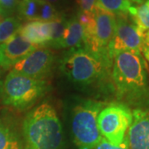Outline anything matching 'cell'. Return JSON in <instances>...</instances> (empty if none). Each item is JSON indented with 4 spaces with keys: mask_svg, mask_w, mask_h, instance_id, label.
<instances>
[{
    "mask_svg": "<svg viewBox=\"0 0 149 149\" xmlns=\"http://www.w3.org/2000/svg\"><path fill=\"white\" fill-rule=\"evenodd\" d=\"M112 78L116 98L134 110L149 111V77L141 54L123 52L113 58Z\"/></svg>",
    "mask_w": 149,
    "mask_h": 149,
    "instance_id": "obj_1",
    "label": "cell"
},
{
    "mask_svg": "<svg viewBox=\"0 0 149 149\" xmlns=\"http://www.w3.org/2000/svg\"><path fill=\"white\" fill-rule=\"evenodd\" d=\"M25 149H61L63 128L56 111L48 103L32 109L22 123Z\"/></svg>",
    "mask_w": 149,
    "mask_h": 149,
    "instance_id": "obj_2",
    "label": "cell"
},
{
    "mask_svg": "<svg viewBox=\"0 0 149 149\" xmlns=\"http://www.w3.org/2000/svg\"><path fill=\"white\" fill-rule=\"evenodd\" d=\"M47 89L45 80L31 78L12 70L2 86V101L7 106L25 109L42 98Z\"/></svg>",
    "mask_w": 149,
    "mask_h": 149,
    "instance_id": "obj_3",
    "label": "cell"
},
{
    "mask_svg": "<svg viewBox=\"0 0 149 149\" xmlns=\"http://www.w3.org/2000/svg\"><path fill=\"white\" fill-rule=\"evenodd\" d=\"M109 65L84 47L71 49L65 56L61 70L72 83L88 86L101 78Z\"/></svg>",
    "mask_w": 149,
    "mask_h": 149,
    "instance_id": "obj_4",
    "label": "cell"
},
{
    "mask_svg": "<svg viewBox=\"0 0 149 149\" xmlns=\"http://www.w3.org/2000/svg\"><path fill=\"white\" fill-rule=\"evenodd\" d=\"M92 13L91 20L83 27L84 48L110 64L109 46L114 34L115 15L96 4Z\"/></svg>",
    "mask_w": 149,
    "mask_h": 149,
    "instance_id": "obj_5",
    "label": "cell"
},
{
    "mask_svg": "<svg viewBox=\"0 0 149 149\" xmlns=\"http://www.w3.org/2000/svg\"><path fill=\"white\" fill-rule=\"evenodd\" d=\"M104 104L84 100L74 107L71 114V132L77 149H93L103 139L97 118Z\"/></svg>",
    "mask_w": 149,
    "mask_h": 149,
    "instance_id": "obj_6",
    "label": "cell"
},
{
    "mask_svg": "<svg viewBox=\"0 0 149 149\" xmlns=\"http://www.w3.org/2000/svg\"><path fill=\"white\" fill-rule=\"evenodd\" d=\"M132 122L131 109L119 103L104 107L97 118L98 128L102 137L115 146L123 141Z\"/></svg>",
    "mask_w": 149,
    "mask_h": 149,
    "instance_id": "obj_7",
    "label": "cell"
},
{
    "mask_svg": "<svg viewBox=\"0 0 149 149\" xmlns=\"http://www.w3.org/2000/svg\"><path fill=\"white\" fill-rule=\"evenodd\" d=\"M116 25L114 34L109 46L111 60L120 52H130L141 54L143 32L129 13L115 15Z\"/></svg>",
    "mask_w": 149,
    "mask_h": 149,
    "instance_id": "obj_8",
    "label": "cell"
},
{
    "mask_svg": "<svg viewBox=\"0 0 149 149\" xmlns=\"http://www.w3.org/2000/svg\"><path fill=\"white\" fill-rule=\"evenodd\" d=\"M45 46H38L26 57L17 63L13 70L26 76L43 80L51 73L53 67V52Z\"/></svg>",
    "mask_w": 149,
    "mask_h": 149,
    "instance_id": "obj_9",
    "label": "cell"
},
{
    "mask_svg": "<svg viewBox=\"0 0 149 149\" xmlns=\"http://www.w3.org/2000/svg\"><path fill=\"white\" fill-rule=\"evenodd\" d=\"M37 47L17 32L0 45V67L5 70L11 69Z\"/></svg>",
    "mask_w": 149,
    "mask_h": 149,
    "instance_id": "obj_10",
    "label": "cell"
},
{
    "mask_svg": "<svg viewBox=\"0 0 149 149\" xmlns=\"http://www.w3.org/2000/svg\"><path fill=\"white\" fill-rule=\"evenodd\" d=\"M127 137L129 149H149V111L133 110Z\"/></svg>",
    "mask_w": 149,
    "mask_h": 149,
    "instance_id": "obj_11",
    "label": "cell"
},
{
    "mask_svg": "<svg viewBox=\"0 0 149 149\" xmlns=\"http://www.w3.org/2000/svg\"><path fill=\"white\" fill-rule=\"evenodd\" d=\"M18 32L28 42L37 46H50L52 42L51 22H27L22 25Z\"/></svg>",
    "mask_w": 149,
    "mask_h": 149,
    "instance_id": "obj_12",
    "label": "cell"
},
{
    "mask_svg": "<svg viewBox=\"0 0 149 149\" xmlns=\"http://www.w3.org/2000/svg\"><path fill=\"white\" fill-rule=\"evenodd\" d=\"M84 28L80 24L77 17L74 16L67 19L63 36L56 48H75L81 47L83 44Z\"/></svg>",
    "mask_w": 149,
    "mask_h": 149,
    "instance_id": "obj_13",
    "label": "cell"
},
{
    "mask_svg": "<svg viewBox=\"0 0 149 149\" xmlns=\"http://www.w3.org/2000/svg\"><path fill=\"white\" fill-rule=\"evenodd\" d=\"M0 149H22L15 130L2 119H0Z\"/></svg>",
    "mask_w": 149,
    "mask_h": 149,
    "instance_id": "obj_14",
    "label": "cell"
},
{
    "mask_svg": "<svg viewBox=\"0 0 149 149\" xmlns=\"http://www.w3.org/2000/svg\"><path fill=\"white\" fill-rule=\"evenodd\" d=\"M39 0H21L17 6L18 18L23 21H37Z\"/></svg>",
    "mask_w": 149,
    "mask_h": 149,
    "instance_id": "obj_15",
    "label": "cell"
},
{
    "mask_svg": "<svg viewBox=\"0 0 149 149\" xmlns=\"http://www.w3.org/2000/svg\"><path fill=\"white\" fill-rule=\"evenodd\" d=\"M96 5L114 15L129 13L133 7L130 0H97Z\"/></svg>",
    "mask_w": 149,
    "mask_h": 149,
    "instance_id": "obj_16",
    "label": "cell"
},
{
    "mask_svg": "<svg viewBox=\"0 0 149 149\" xmlns=\"http://www.w3.org/2000/svg\"><path fill=\"white\" fill-rule=\"evenodd\" d=\"M22 21L18 17H8L0 22V45L12 37L22 27Z\"/></svg>",
    "mask_w": 149,
    "mask_h": 149,
    "instance_id": "obj_17",
    "label": "cell"
},
{
    "mask_svg": "<svg viewBox=\"0 0 149 149\" xmlns=\"http://www.w3.org/2000/svg\"><path fill=\"white\" fill-rule=\"evenodd\" d=\"M129 14L133 17V20L138 25L139 29L143 33L149 29V5L145 2L138 7L133 6Z\"/></svg>",
    "mask_w": 149,
    "mask_h": 149,
    "instance_id": "obj_18",
    "label": "cell"
},
{
    "mask_svg": "<svg viewBox=\"0 0 149 149\" xmlns=\"http://www.w3.org/2000/svg\"><path fill=\"white\" fill-rule=\"evenodd\" d=\"M63 15L52 4L48 3L43 0H39V8H38V15L37 21L53 22L60 18Z\"/></svg>",
    "mask_w": 149,
    "mask_h": 149,
    "instance_id": "obj_19",
    "label": "cell"
},
{
    "mask_svg": "<svg viewBox=\"0 0 149 149\" xmlns=\"http://www.w3.org/2000/svg\"><path fill=\"white\" fill-rule=\"evenodd\" d=\"M21 0H0V14L6 15L17 10Z\"/></svg>",
    "mask_w": 149,
    "mask_h": 149,
    "instance_id": "obj_20",
    "label": "cell"
},
{
    "mask_svg": "<svg viewBox=\"0 0 149 149\" xmlns=\"http://www.w3.org/2000/svg\"><path fill=\"white\" fill-rule=\"evenodd\" d=\"M93 149H129L127 134H126V136H125V138L123 139V141L121 143V144H119L118 146L113 145L110 143H109L106 139H104L103 138L101 139V141L99 143V144Z\"/></svg>",
    "mask_w": 149,
    "mask_h": 149,
    "instance_id": "obj_21",
    "label": "cell"
},
{
    "mask_svg": "<svg viewBox=\"0 0 149 149\" xmlns=\"http://www.w3.org/2000/svg\"><path fill=\"white\" fill-rule=\"evenodd\" d=\"M141 53H143L144 58L149 65V29L143 33Z\"/></svg>",
    "mask_w": 149,
    "mask_h": 149,
    "instance_id": "obj_22",
    "label": "cell"
},
{
    "mask_svg": "<svg viewBox=\"0 0 149 149\" xmlns=\"http://www.w3.org/2000/svg\"><path fill=\"white\" fill-rule=\"evenodd\" d=\"M97 0H77L80 7V11L85 13H91L96 4Z\"/></svg>",
    "mask_w": 149,
    "mask_h": 149,
    "instance_id": "obj_23",
    "label": "cell"
},
{
    "mask_svg": "<svg viewBox=\"0 0 149 149\" xmlns=\"http://www.w3.org/2000/svg\"><path fill=\"white\" fill-rule=\"evenodd\" d=\"M43 1H45V2H47L48 3L52 4L55 8L56 6H61L65 2V0H43Z\"/></svg>",
    "mask_w": 149,
    "mask_h": 149,
    "instance_id": "obj_24",
    "label": "cell"
},
{
    "mask_svg": "<svg viewBox=\"0 0 149 149\" xmlns=\"http://www.w3.org/2000/svg\"><path fill=\"white\" fill-rule=\"evenodd\" d=\"M130 1H133V2H135V3H142L143 0H130Z\"/></svg>",
    "mask_w": 149,
    "mask_h": 149,
    "instance_id": "obj_25",
    "label": "cell"
},
{
    "mask_svg": "<svg viewBox=\"0 0 149 149\" xmlns=\"http://www.w3.org/2000/svg\"><path fill=\"white\" fill-rule=\"evenodd\" d=\"M4 18H5V17L3 16V15H2V14H0V22L3 21Z\"/></svg>",
    "mask_w": 149,
    "mask_h": 149,
    "instance_id": "obj_26",
    "label": "cell"
},
{
    "mask_svg": "<svg viewBox=\"0 0 149 149\" xmlns=\"http://www.w3.org/2000/svg\"><path fill=\"white\" fill-rule=\"evenodd\" d=\"M2 86H3V85H2V82L0 80V95H1V91H2Z\"/></svg>",
    "mask_w": 149,
    "mask_h": 149,
    "instance_id": "obj_27",
    "label": "cell"
},
{
    "mask_svg": "<svg viewBox=\"0 0 149 149\" xmlns=\"http://www.w3.org/2000/svg\"><path fill=\"white\" fill-rule=\"evenodd\" d=\"M146 3H147L149 5V0H146Z\"/></svg>",
    "mask_w": 149,
    "mask_h": 149,
    "instance_id": "obj_28",
    "label": "cell"
}]
</instances>
